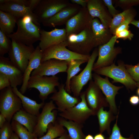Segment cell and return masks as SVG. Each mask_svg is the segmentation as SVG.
I'll list each match as a JSON object with an SVG mask.
<instances>
[{"instance_id":"obj_27","label":"cell","mask_w":139,"mask_h":139,"mask_svg":"<svg viewBox=\"0 0 139 139\" xmlns=\"http://www.w3.org/2000/svg\"><path fill=\"white\" fill-rule=\"evenodd\" d=\"M57 121L64 127H66L71 139H84L86 136L82 129L83 124L68 120L62 117L57 118Z\"/></svg>"},{"instance_id":"obj_4","label":"cell","mask_w":139,"mask_h":139,"mask_svg":"<svg viewBox=\"0 0 139 139\" xmlns=\"http://www.w3.org/2000/svg\"><path fill=\"white\" fill-rule=\"evenodd\" d=\"M59 78L56 76L50 77L39 75L31 76L27 84V89L34 88L39 92V96L44 102L50 94L56 91L55 87L60 84Z\"/></svg>"},{"instance_id":"obj_29","label":"cell","mask_w":139,"mask_h":139,"mask_svg":"<svg viewBox=\"0 0 139 139\" xmlns=\"http://www.w3.org/2000/svg\"><path fill=\"white\" fill-rule=\"evenodd\" d=\"M18 20L12 14L0 10V30L6 36L12 34Z\"/></svg>"},{"instance_id":"obj_1","label":"cell","mask_w":139,"mask_h":139,"mask_svg":"<svg viewBox=\"0 0 139 139\" xmlns=\"http://www.w3.org/2000/svg\"><path fill=\"white\" fill-rule=\"evenodd\" d=\"M16 24V31L7 36L9 38L29 46H33L34 43L40 41V29L31 17L28 16L19 18Z\"/></svg>"},{"instance_id":"obj_9","label":"cell","mask_w":139,"mask_h":139,"mask_svg":"<svg viewBox=\"0 0 139 139\" xmlns=\"http://www.w3.org/2000/svg\"><path fill=\"white\" fill-rule=\"evenodd\" d=\"M117 39L116 36L114 35L107 43L98 46V57L94 64L93 71L109 66L114 63L117 55L122 53L121 48L114 46Z\"/></svg>"},{"instance_id":"obj_54","label":"cell","mask_w":139,"mask_h":139,"mask_svg":"<svg viewBox=\"0 0 139 139\" xmlns=\"http://www.w3.org/2000/svg\"><path fill=\"white\" fill-rule=\"evenodd\" d=\"M137 87H139V82H137Z\"/></svg>"},{"instance_id":"obj_3","label":"cell","mask_w":139,"mask_h":139,"mask_svg":"<svg viewBox=\"0 0 139 139\" xmlns=\"http://www.w3.org/2000/svg\"><path fill=\"white\" fill-rule=\"evenodd\" d=\"M66 41L68 49L82 55H90V52L95 47L91 26L78 34L69 35Z\"/></svg>"},{"instance_id":"obj_15","label":"cell","mask_w":139,"mask_h":139,"mask_svg":"<svg viewBox=\"0 0 139 139\" xmlns=\"http://www.w3.org/2000/svg\"><path fill=\"white\" fill-rule=\"evenodd\" d=\"M93 19L87 7L81 8L78 12L70 19L66 24L67 37L72 34H77L91 26Z\"/></svg>"},{"instance_id":"obj_19","label":"cell","mask_w":139,"mask_h":139,"mask_svg":"<svg viewBox=\"0 0 139 139\" xmlns=\"http://www.w3.org/2000/svg\"><path fill=\"white\" fill-rule=\"evenodd\" d=\"M65 84H60L58 91L53 93L50 99L55 102L57 109L61 112L75 106L81 100L79 97H73L65 90Z\"/></svg>"},{"instance_id":"obj_52","label":"cell","mask_w":139,"mask_h":139,"mask_svg":"<svg viewBox=\"0 0 139 139\" xmlns=\"http://www.w3.org/2000/svg\"><path fill=\"white\" fill-rule=\"evenodd\" d=\"M84 139H94V137L92 135L89 134L86 136Z\"/></svg>"},{"instance_id":"obj_18","label":"cell","mask_w":139,"mask_h":139,"mask_svg":"<svg viewBox=\"0 0 139 139\" xmlns=\"http://www.w3.org/2000/svg\"><path fill=\"white\" fill-rule=\"evenodd\" d=\"M40 33L38 46L42 52L50 47L64 41L67 38L65 29L55 28L49 31L40 29Z\"/></svg>"},{"instance_id":"obj_17","label":"cell","mask_w":139,"mask_h":139,"mask_svg":"<svg viewBox=\"0 0 139 139\" xmlns=\"http://www.w3.org/2000/svg\"><path fill=\"white\" fill-rule=\"evenodd\" d=\"M0 72L8 78L12 88L22 85L23 73L10 60L9 58L0 56Z\"/></svg>"},{"instance_id":"obj_31","label":"cell","mask_w":139,"mask_h":139,"mask_svg":"<svg viewBox=\"0 0 139 139\" xmlns=\"http://www.w3.org/2000/svg\"><path fill=\"white\" fill-rule=\"evenodd\" d=\"M136 14L135 10L131 7L124 10L112 18L109 29L113 35L116 29L121 23L130 17L136 16Z\"/></svg>"},{"instance_id":"obj_28","label":"cell","mask_w":139,"mask_h":139,"mask_svg":"<svg viewBox=\"0 0 139 139\" xmlns=\"http://www.w3.org/2000/svg\"><path fill=\"white\" fill-rule=\"evenodd\" d=\"M113 114L110 110L108 111L104 110L103 107L101 108L99 110L96 115L99 125L100 133H102L106 131L109 135L111 134L110 123L117 117V116H114Z\"/></svg>"},{"instance_id":"obj_2","label":"cell","mask_w":139,"mask_h":139,"mask_svg":"<svg viewBox=\"0 0 139 139\" xmlns=\"http://www.w3.org/2000/svg\"><path fill=\"white\" fill-rule=\"evenodd\" d=\"M118 65L114 63L106 67L93 71L99 75L105 76L112 79V83L119 82L124 85L128 90H133L137 87V83L132 78L127 70L123 61H118Z\"/></svg>"},{"instance_id":"obj_32","label":"cell","mask_w":139,"mask_h":139,"mask_svg":"<svg viewBox=\"0 0 139 139\" xmlns=\"http://www.w3.org/2000/svg\"><path fill=\"white\" fill-rule=\"evenodd\" d=\"M66 131L56 120L54 124L51 123L49 124L45 135L39 138L35 137L34 139H55L61 136Z\"/></svg>"},{"instance_id":"obj_39","label":"cell","mask_w":139,"mask_h":139,"mask_svg":"<svg viewBox=\"0 0 139 139\" xmlns=\"http://www.w3.org/2000/svg\"><path fill=\"white\" fill-rule=\"evenodd\" d=\"M135 16L134 15L130 17L121 23L115 30L114 35H116L121 31L128 29L129 25L134 20Z\"/></svg>"},{"instance_id":"obj_47","label":"cell","mask_w":139,"mask_h":139,"mask_svg":"<svg viewBox=\"0 0 139 139\" xmlns=\"http://www.w3.org/2000/svg\"><path fill=\"white\" fill-rule=\"evenodd\" d=\"M7 121L5 116L2 114H0V128L2 127Z\"/></svg>"},{"instance_id":"obj_36","label":"cell","mask_w":139,"mask_h":139,"mask_svg":"<svg viewBox=\"0 0 139 139\" xmlns=\"http://www.w3.org/2000/svg\"><path fill=\"white\" fill-rule=\"evenodd\" d=\"M13 132L10 122L6 121L0 129V139H10Z\"/></svg>"},{"instance_id":"obj_37","label":"cell","mask_w":139,"mask_h":139,"mask_svg":"<svg viewBox=\"0 0 139 139\" xmlns=\"http://www.w3.org/2000/svg\"><path fill=\"white\" fill-rule=\"evenodd\" d=\"M125 66L133 79L136 82H139V62L135 65L125 64Z\"/></svg>"},{"instance_id":"obj_14","label":"cell","mask_w":139,"mask_h":139,"mask_svg":"<svg viewBox=\"0 0 139 139\" xmlns=\"http://www.w3.org/2000/svg\"><path fill=\"white\" fill-rule=\"evenodd\" d=\"M84 92L88 105L94 115H97L101 108L109 106L105 97L92 80L89 81L88 86Z\"/></svg>"},{"instance_id":"obj_35","label":"cell","mask_w":139,"mask_h":139,"mask_svg":"<svg viewBox=\"0 0 139 139\" xmlns=\"http://www.w3.org/2000/svg\"><path fill=\"white\" fill-rule=\"evenodd\" d=\"M119 113L118 111L116 118L115 123L113 127L111 133L109 137L106 138V139H134V136L131 134L128 138L123 137L121 134L120 128L117 125V121Z\"/></svg>"},{"instance_id":"obj_21","label":"cell","mask_w":139,"mask_h":139,"mask_svg":"<svg viewBox=\"0 0 139 139\" xmlns=\"http://www.w3.org/2000/svg\"><path fill=\"white\" fill-rule=\"evenodd\" d=\"M0 10L12 14L18 19L26 16H30L35 24L39 26L40 25L33 12L24 6L11 2L8 0H0Z\"/></svg>"},{"instance_id":"obj_20","label":"cell","mask_w":139,"mask_h":139,"mask_svg":"<svg viewBox=\"0 0 139 139\" xmlns=\"http://www.w3.org/2000/svg\"><path fill=\"white\" fill-rule=\"evenodd\" d=\"M87 7L93 19L98 18L105 27L109 29L112 18L102 0H88Z\"/></svg>"},{"instance_id":"obj_16","label":"cell","mask_w":139,"mask_h":139,"mask_svg":"<svg viewBox=\"0 0 139 139\" xmlns=\"http://www.w3.org/2000/svg\"><path fill=\"white\" fill-rule=\"evenodd\" d=\"M68 62L51 59L41 63L32 72L31 76H54L61 72H66Z\"/></svg>"},{"instance_id":"obj_44","label":"cell","mask_w":139,"mask_h":139,"mask_svg":"<svg viewBox=\"0 0 139 139\" xmlns=\"http://www.w3.org/2000/svg\"><path fill=\"white\" fill-rule=\"evenodd\" d=\"M129 101L131 105H137L139 104V97L136 95H132L130 97Z\"/></svg>"},{"instance_id":"obj_26","label":"cell","mask_w":139,"mask_h":139,"mask_svg":"<svg viewBox=\"0 0 139 139\" xmlns=\"http://www.w3.org/2000/svg\"><path fill=\"white\" fill-rule=\"evenodd\" d=\"M12 120L17 121L33 133L37 123L38 116L27 112L22 108L14 115Z\"/></svg>"},{"instance_id":"obj_45","label":"cell","mask_w":139,"mask_h":139,"mask_svg":"<svg viewBox=\"0 0 139 139\" xmlns=\"http://www.w3.org/2000/svg\"><path fill=\"white\" fill-rule=\"evenodd\" d=\"M72 3L79 5H81L82 7H87L88 0H71Z\"/></svg>"},{"instance_id":"obj_23","label":"cell","mask_w":139,"mask_h":139,"mask_svg":"<svg viewBox=\"0 0 139 139\" xmlns=\"http://www.w3.org/2000/svg\"><path fill=\"white\" fill-rule=\"evenodd\" d=\"M91 27L95 47L106 44L113 36L109 29L105 27L97 18L93 19Z\"/></svg>"},{"instance_id":"obj_53","label":"cell","mask_w":139,"mask_h":139,"mask_svg":"<svg viewBox=\"0 0 139 139\" xmlns=\"http://www.w3.org/2000/svg\"><path fill=\"white\" fill-rule=\"evenodd\" d=\"M136 94L139 97V87H138V89L137 90Z\"/></svg>"},{"instance_id":"obj_42","label":"cell","mask_w":139,"mask_h":139,"mask_svg":"<svg viewBox=\"0 0 139 139\" xmlns=\"http://www.w3.org/2000/svg\"><path fill=\"white\" fill-rule=\"evenodd\" d=\"M11 86L9 80L4 74L0 72V90Z\"/></svg>"},{"instance_id":"obj_38","label":"cell","mask_w":139,"mask_h":139,"mask_svg":"<svg viewBox=\"0 0 139 139\" xmlns=\"http://www.w3.org/2000/svg\"><path fill=\"white\" fill-rule=\"evenodd\" d=\"M117 3L121 7L126 8L125 10L133 6L139 5V0H119Z\"/></svg>"},{"instance_id":"obj_46","label":"cell","mask_w":139,"mask_h":139,"mask_svg":"<svg viewBox=\"0 0 139 139\" xmlns=\"http://www.w3.org/2000/svg\"><path fill=\"white\" fill-rule=\"evenodd\" d=\"M11 2L18 4L28 7L29 0H8Z\"/></svg>"},{"instance_id":"obj_49","label":"cell","mask_w":139,"mask_h":139,"mask_svg":"<svg viewBox=\"0 0 139 139\" xmlns=\"http://www.w3.org/2000/svg\"><path fill=\"white\" fill-rule=\"evenodd\" d=\"M94 139H106V138L102 133H99L96 134L94 135Z\"/></svg>"},{"instance_id":"obj_51","label":"cell","mask_w":139,"mask_h":139,"mask_svg":"<svg viewBox=\"0 0 139 139\" xmlns=\"http://www.w3.org/2000/svg\"><path fill=\"white\" fill-rule=\"evenodd\" d=\"M10 139H20L17 135L14 132L12 133Z\"/></svg>"},{"instance_id":"obj_43","label":"cell","mask_w":139,"mask_h":139,"mask_svg":"<svg viewBox=\"0 0 139 139\" xmlns=\"http://www.w3.org/2000/svg\"><path fill=\"white\" fill-rule=\"evenodd\" d=\"M40 1L41 0H29L28 7L33 12Z\"/></svg>"},{"instance_id":"obj_24","label":"cell","mask_w":139,"mask_h":139,"mask_svg":"<svg viewBox=\"0 0 139 139\" xmlns=\"http://www.w3.org/2000/svg\"><path fill=\"white\" fill-rule=\"evenodd\" d=\"M42 56V52L38 46L31 55L29 63L23 73V83L21 87L20 92L24 94L27 89L28 83L32 72L40 65Z\"/></svg>"},{"instance_id":"obj_48","label":"cell","mask_w":139,"mask_h":139,"mask_svg":"<svg viewBox=\"0 0 139 139\" xmlns=\"http://www.w3.org/2000/svg\"><path fill=\"white\" fill-rule=\"evenodd\" d=\"M55 139H71L67 132L66 131L59 138Z\"/></svg>"},{"instance_id":"obj_34","label":"cell","mask_w":139,"mask_h":139,"mask_svg":"<svg viewBox=\"0 0 139 139\" xmlns=\"http://www.w3.org/2000/svg\"><path fill=\"white\" fill-rule=\"evenodd\" d=\"M7 36L0 30V56H3L8 53L10 49L11 41Z\"/></svg>"},{"instance_id":"obj_25","label":"cell","mask_w":139,"mask_h":139,"mask_svg":"<svg viewBox=\"0 0 139 139\" xmlns=\"http://www.w3.org/2000/svg\"><path fill=\"white\" fill-rule=\"evenodd\" d=\"M13 92L20 98L23 109L27 112L38 116L40 113L39 110L42 108L45 102L38 103L36 101L24 96L18 90L17 87L12 88Z\"/></svg>"},{"instance_id":"obj_13","label":"cell","mask_w":139,"mask_h":139,"mask_svg":"<svg viewBox=\"0 0 139 139\" xmlns=\"http://www.w3.org/2000/svg\"><path fill=\"white\" fill-rule=\"evenodd\" d=\"M106 76L103 78L95 73L92 74L94 81L100 88L105 95L108 102L109 110L114 114H117L118 110L116 104L115 97L118 93L119 90L123 88V86H117L111 83Z\"/></svg>"},{"instance_id":"obj_41","label":"cell","mask_w":139,"mask_h":139,"mask_svg":"<svg viewBox=\"0 0 139 139\" xmlns=\"http://www.w3.org/2000/svg\"><path fill=\"white\" fill-rule=\"evenodd\" d=\"M115 35L117 39L120 38L124 40L128 39L131 40L134 35L128 29H127L120 32Z\"/></svg>"},{"instance_id":"obj_5","label":"cell","mask_w":139,"mask_h":139,"mask_svg":"<svg viewBox=\"0 0 139 139\" xmlns=\"http://www.w3.org/2000/svg\"><path fill=\"white\" fill-rule=\"evenodd\" d=\"M22 108L21 100L13 91L11 86L1 90L0 112L10 122L14 115Z\"/></svg>"},{"instance_id":"obj_50","label":"cell","mask_w":139,"mask_h":139,"mask_svg":"<svg viewBox=\"0 0 139 139\" xmlns=\"http://www.w3.org/2000/svg\"><path fill=\"white\" fill-rule=\"evenodd\" d=\"M131 24L139 28V20H134L131 22Z\"/></svg>"},{"instance_id":"obj_7","label":"cell","mask_w":139,"mask_h":139,"mask_svg":"<svg viewBox=\"0 0 139 139\" xmlns=\"http://www.w3.org/2000/svg\"><path fill=\"white\" fill-rule=\"evenodd\" d=\"M11 40V45L8 53L9 58L24 73L35 49L33 46H28L14 40Z\"/></svg>"},{"instance_id":"obj_10","label":"cell","mask_w":139,"mask_h":139,"mask_svg":"<svg viewBox=\"0 0 139 139\" xmlns=\"http://www.w3.org/2000/svg\"><path fill=\"white\" fill-rule=\"evenodd\" d=\"M71 4L66 0H41L33 12L40 24Z\"/></svg>"},{"instance_id":"obj_33","label":"cell","mask_w":139,"mask_h":139,"mask_svg":"<svg viewBox=\"0 0 139 139\" xmlns=\"http://www.w3.org/2000/svg\"><path fill=\"white\" fill-rule=\"evenodd\" d=\"M11 124L13 132L20 139H34L35 137L33 133L17 121L12 120Z\"/></svg>"},{"instance_id":"obj_8","label":"cell","mask_w":139,"mask_h":139,"mask_svg":"<svg viewBox=\"0 0 139 139\" xmlns=\"http://www.w3.org/2000/svg\"><path fill=\"white\" fill-rule=\"evenodd\" d=\"M98 56V49L96 48L93 50L85 68L78 75L71 80L70 86L74 96L79 97L83 87L88 82L92 80L93 67L95 61Z\"/></svg>"},{"instance_id":"obj_22","label":"cell","mask_w":139,"mask_h":139,"mask_svg":"<svg viewBox=\"0 0 139 139\" xmlns=\"http://www.w3.org/2000/svg\"><path fill=\"white\" fill-rule=\"evenodd\" d=\"M81 7L78 5L71 4L42 24L45 26L53 27L66 24L70 19L78 12Z\"/></svg>"},{"instance_id":"obj_12","label":"cell","mask_w":139,"mask_h":139,"mask_svg":"<svg viewBox=\"0 0 139 139\" xmlns=\"http://www.w3.org/2000/svg\"><path fill=\"white\" fill-rule=\"evenodd\" d=\"M56 109L57 108L52 100L45 103L41 112L38 116L37 123L33 133L35 137L39 138L44 135L49 124L56 122L58 112L54 110Z\"/></svg>"},{"instance_id":"obj_30","label":"cell","mask_w":139,"mask_h":139,"mask_svg":"<svg viewBox=\"0 0 139 139\" xmlns=\"http://www.w3.org/2000/svg\"><path fill=\"white\" fill-rule=\"evenodd\" d=\"M88 62L86 60L81 59L73 60L68 62L66 72L67 76L65 84V89L69 94L72 92L70 86L71 80L81 70L80 68V65Z\"/></svg>"},{"instance_id":"obj_40","label":"cell","mask_w":139,"mask_h":139,"mask_svg":"<svg viewBox=\"0 0 139 139\" xmlns=\"http://www.w3.org/2000/svg\"><path fill=\"white\" fill-rule=\"evenodd\" d=\"M102 1L105 6L107 7L109 13L112 18L120 13L114 6L111 0H103Z\"/></svg>"},{"instance_id":"obj_11","label":"cell","mask_w":139,"mask_h":139,"mask_svg":"<svg viewBox=\"0 0 139 139\" xmlns=\"http://www.w3.org/2000/svg\"><path fill=\"white\" fill-rule=\"evenodd\" d=\"M80 96L81 101L74 106L59 113L60 117L83 124L90 116L94 115L93 111L88 105L84 91L81 92Z\"/></svg>"},{"instance_id":"obj_6","label":"cell","mask_w":139,"mask_h":139,"mask_svg":"<svg viewBox=\"0 0 139 139\" xmlns=\"http://www.w3.org/2000/svg\"><path fill=\"white\" fill-rule=\"evenodd\" d=\"M66 40L59 44L52 46L42 52L41 63L51 59L68 62L81 59L88 61L90 55H83L76 53L67 48Z\"/></svg>"}]
</instances>
